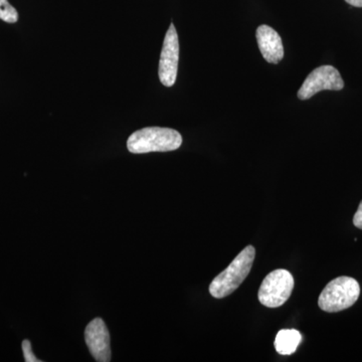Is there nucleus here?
<instances>
[{
	"label": "nucleus",
	"mask_w": 362,
	"mask_h": 362,
	"mask_svg": "<svg viewBox=\"0 0 362 362\" xmlns=\"http://www.w3.org/2000/svg\"><path fill=\"white\" fill-rule=\"evenodd\" d=\"M354 223L356 228L362 230V201L361 204H359L358 209H357L356 214H354Z\"/></svg>",
	"instance_id": "obj_12"
},
{
	"label": "nucleus",
	"mask_w": 362,
	"mask_h": 362,
	"mask_svg": "<svg viewBox=\"0 0 362 362\" xmlns=\"http://www.w3.org/2000/svg\"><path fill=\"white\" fill-rule=\"evenodd\" d=\"M294 289V278L289 271L278 269L264 279L259 287V302L268 308H278L288 301Z\"/></svg>",
	"instance_id": "obj_4"
},
{
	"label": "nucleus",
	"mask_w": 362,
	"mask_h": 362,
	"mask_svg": "<svg viewBox=\"0 0 362 362\" xmlns=\"http://www.w3.org/2000/svg\"><path fill=\"white\" fill-rule=\"evenodd\" d=\"M256 250L247 246L235 257L230 266L214 279L209 285V293L216 299H221L235 292L247 277L254 264Z\"/></svg>",
	"instance_id": "obj_2"
},
{
	"label": "nucleus",
	"mask_w": 362,
	"mask_h": 362,
	"mask_svg": "<svg viewBox=\"0 0 362 362\" xmlns=\"http://www.w3.org/2000/svg\"><path fill=\"white\" fill-rule=\"evenodd\" d=\"M347 4H349L350 6H356V7H362V0H345Z\"/></svg>",
	"instance_id": "obj_13"
},
{
	"label": "nucleus",
	"mask_w": 362,
	"mask_h": 362,
	"mask_svg": "<svg viewBox=\"0 0 362 362\" xmlns=\"http://www.w3.org/2000/svg\"><path fill=\"white\" fill-rule=\"evenodd\" d=\"M23 356H25V361L26 362H40L39 358L35 357V354H33L32 343L30 340H23Z\"/></svg>",
	"instance_id": "obj_11"
},
{
	"label": "nucleus",
	"mask_w": 362,
	"mask_h": 362,
	"mask_svg": "<svg viewBox=\"0 0 362 362\" xmlns=\"http://www.w3.org/2000/svg\"><path fill=\"white\" fill-rule=\"evenodd\" d=\"M180 42L175 26L171 23L164 39L159 61L158 76L162 85L173 87L177 77Z\"/></svg>",
	"instance_id": "obj_6"
},
{
	"label": "nucleus",
	"mask_w": 362,
	"mask_h": 362,
	"mask_svg": "<svg viewBox=\"0 0 362 362\" xmlns=\"http://www.w3.org/2000/svg\"><path fill=\"white\" fill-rule=\"evenodd\" d=\"M361 294V287L356 279L338 277L328 283L318 299L323 311L334 313L349 308L356 303Z\"/></svg>",
	"instance_id": "obj_3"
},
{
	"label": "nucleus",
	"mask_w": 362,
	"mask_h": 362,
	"mask_svg": "<svg viewBox=\"0 0 362 362\" xmlns=\"http://www.w3.org/2000/svg\"><path fill=\"white\" fill-rule=\"evenodd\" d=\"M0 20L8 23H16L18 21V13L7 0H0Z\"/></svg>",
	"instance_id": "obj_10"
},
{
	"label": "nucleus",
	"mask_w": 362,
	"mask_h": 362,
	"mask_svg": "<svg viewBox=\"0 0 362 362\" xmlns=\"http://www.w3.org/2000/svg\"><path fill=\"white\" fill-rule=\"evenodd\" d=\"M344 82L339 71L332 66H321L312 71L298 90V99L305 101L324 90H340Z\"/></svg>",
	"instance_id": "obj_5"
},
{
	"label": "nucleus",
	"mask_w": 362,
	"mask_h": 362,
	"mask_svg": "<svg viewBox=\"0 0 362 362\" xmlns=\"http://www.w3.org/2000/svg\"><path fill=\"white\" fill-rule=\"evenodd\" d=\"M85 340L95 361H111V340L108 328L101 318H95L88 324L85 330Z\"/></svg>",
	"instance_id": "obj_7"
},
{
	"label": "nucleus",
	"mask_w": 362,
	"mask_h": 362,
	"mask_svg": "<svg viewBox=\"0 0 362 362\" xmlns=\"http://www.w3.org/2000/svg\"><path fill=\"white\" fill-rule=\"evenodd\" d=\"M302 341L301 333L295 329H283L278 332L275 349L281 356H291Z\"/></svg>",
	"instance_id": "obj_9"
},
{
	"label": "nucleus",
	"mask_w": 362,
	"mask_h": 362,
	"mask_svg": "<svg viewBox=\"0 0 362 362\" xmlns=\"http://www.w3.org/2000/svg\"><path fill=\"white\" fill-rule=\"evenodd\" d=\"M257 40L262 56L268 63H280L284 58V47L280 35L271 26L262 25L257 28Z\"/></svg>",
	"instance_id": "obj_8"
},
{
	"label": "nucleus",
	"mask_w": 362,
	"mask_h": 362,
	"mask_svg": "<svg viewBox=\"0 0 362 362\" xmlns=\"http://www.w3.org/2000/svg\"><path fill=\"white\" fill-rule=\"evenodd\" d=\"M181 144L182 136L178 131L162 127L135 131L127 140V148L134 154L173 151L180 148Z\"/></svg>",
	"instance_id": "obj_1"
}]
</instances>
